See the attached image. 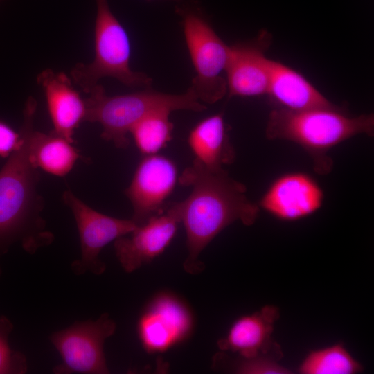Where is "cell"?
Masks as SVG:
<instances>
[{"label": "cell", "instance_id": "obj_25", "mask_svg": "<svg viewBox=\"0 0 374 374\" xmlns=\"http://www.w3.org/2000/svg\"><path fill=\"white\" fill-rule=\"evenodd\" d=\"M0 1H1V0H0Z\"/></svg>", "mask_w": 374, "mask_h": 374}, {"label": "cell", "instance_id": "obj_17", "mask_svg": "<svg viewBox=\"0 0 374 374\" xmlns=\"http://www.w3.org/2000/svg\"><path fill=\"white\" fill-rule=\"evenodd\" d=\"M222 114H214L199 122L190 132L188 144L195 159L211 170L224 169L233 163L235 152Z\"/></svg>", "mask_w": 374, "mask_h": 374}, {"label": "cell", "instance_id": "obj_20", "mask_svg": "<svg viewBox=\"0 0 374 374\" xmlns=\"http://www.w3.org/2000/svg\"><path fill=\"white\" fill-rule=\"evenodd\" d=\"M171 112L169 110L151 112L130 129L129 133L144 156L157 154L171 140L174 129V125L170 120Z\"/></svg>", "mask_w": 374, "mask_h": 374}, {"label": "cell", "instance_id": "obj_6", "mask_svg": "<svg viewBox=\"0 0 374 374\" xmlns=\"http://www.w3.org/2000/svg\"><path fill=\"white\" fill-rule=\"evenodd\" d=\"M184 37L196 75L190 87L199 101L213 104L227 93L225 73L230 46L219 37L195 0L177 3Z\"/></svg>", "mask_w": 374, "mask_h": 374}, {"label": "cell", "instance_id": "obj_23", "mask_svg": "<svg viewBox=\"0 0 374 374\" xmlns=\"http://www.w3.org/2000/svg\"><path fill=\"white\" fill-rule=\"evenodd\" d=\"M21 134L0 121V157H8L19 145Z\"/></svg>", "mask_w": 374, "mask_h": 374}, {"label": "cell", "instance_id": "obj_7", "mask_svg": "<svg viewBox=\"0 0 374 374\" xmlns=\"http://www.w3.org/2000/svg\"><path fill=\"white\" fill-rule=\"evenodd\" d=\"M116 328L115 322L105 313L96 321L76 322L52 334L50 339L62 359L53 372L57 374L108 373L103 346Z\"/></svg>", "mask_w": 374, "mask_h": 374}, {"label": "cell", "instance_id": "obj_9", "mask_svg": "<svg viewBox=\"0 0 374 374\" xmlns=\"http://www.w3.org/2000/svg\"><path fill=\"white\" fill-rule=\"evenodd\" d=\"M193 323L188 306L175 294L163 292L145 306L137 323V334L148 353H163L186 340Z\"/></svg>", "mask_w": 374, "mask_h": 374}, {"label": "cell", "instance_id": "obj_13", "mask_svg": "<svg viewBox=\"0 0 374 374\" xmlns=\"http://www.w3.org/2000/svg\"><path fill=\"white\" fill-rule=\"evenodd\" d=\"M179 223L177 215L168 206L165 212L137 226L130 238L115 240L116 256L125 271L132 273L160 256L175 237Z\"/></svg>", "mask_w": 374, "mask_h": 374}, {"label": "cell", "instance_id": "obj_24", "mask_svg": "<svg viewBox=\"0 0 374 374\" xmlns=\"http://www.w3.org/2000/svg\"><path fill=\"white\" fill-rule=\"evenodd\" d=\"M168 1H175V2L177 3V2L180 1L181 0H168Z\"/></svg>", "mask_w": 374, "mask_h": 374}, {"label": "cell", "instance_id": "obj_19", "mask_svg": "<svg viewBox=\"0 0 374 374\" xmlns=\"http://www.w3.org/2000/svg\"><path fill=\"white\" fill-rule=\"evenodd\" d=\"M362 370L363 366L340 343L311 350L298 368L301 374H356Z\"/></svg>", "mask_w": 374, "mask_h": 374}, {"label": "cell", "instance_id": "obj_18", "mask_svg": "<svg viewBox=\"0 0 374 374\" xmlns=\"http://www.w3.org/2000/svg\"><path fill=\"white\" fill-rule=\"evenodd\" d=\"M28 145L33 166L57 177L66 175L81 157L72 143L53 132L35 130L33 123L29 128Z\"/></svg>", "mask_w": 374, "mask_h": 374}, {"label": "cell", "instance_id": "obj_22", "mask_svg": "<svg viewBox=\"0 0 374 374\" xmlns=\"http://www.w3.org/2000/svg\"><path fill=\"white\" fill-rule=\"evenodd\" d=\"M282 353H271L251 358H242L233 364V371L241 374H287L290 370L278 363Z\"/></svg>", "mask_w": 374, "mask_h": 374}, {"label": "cell", "instance_id": "obj_21", "mask_svg": "<svg viewBox=\"0 0 374 374\" xmlns=\"http://www.w3.org/2000/svg\"><path fill=\"white\" fill-rule=\"evenodd\" d=\"M12 328L6 317H0V374L24 373L27 370L25 357L9 346L8 336Z\"/></svg>", "mask_w": 374, "mask_h": 374}, {"label": "cell", "instance_id": "obj_10", "mask_svg": "<svg viewBox=\"0 0 374 374\" xmlns=\"http://www.w3.org/2000/svg\"><path fill=\"white\" fill-rule=\"evenodd\" d=\"M177 178V166L171 159L157 154L144 156L125 190L133 208L132 220L137 226L164 212L163 204Z\"/></svg>", "mask_w": 374, "mask_h": 374}, {"label": "cell", "instance_id": "obj_8", "mask_svg": "<svg viewBox=\"0 0 374 374\" xmlns=\"http://www.w3.org/2000/svg\"><path fill=\"white\" fill-rule=\"evenodd\" d=\"M64 203L75 218L80 241L81 258L71 265L78 275L91 271L103 274L105 265L99 259L100 252L107 244L131 233L137 225L131 220L113 217L89 207L69 189L62 195Z\"/></svg>", "mask_w": 374, "mask_h": 374}, {"label": "cell", "instance_id": "obj_1", "mask_svg": "<svg viewBox=\"0 0 374 374\" xmlns=\"http://www.w3.org/2000/svg\"><path fill=\"white\" fill-rule=\"evenodd\" d=\"M178 181L191 191L186 199L170 207L186 231L188 256L184 268L196 274L204 269L199 256L211 240L236 221L252 225L260 208L247 198L246 186L229 177L224 169L211 170L193 160Z\"/></svg>", "mask_w": 374, "mask_h": 374}, {"label": "cell", "instance_id": "obj_15", "mask_svg": "<svg viewBox=\"0 0 374 374\" xmlns=\"http://www.w3.org/2000/svg\"><path fill=\"white\" fill-rule=\"evenodd\" d=\"M37 82L45 94L53 133L71 143L74 130L84 121L86 105L73 88L71 79L64 72L45 69L37 76Z\"/></svg>", "mask_w": 374, "mask_h": 374}, {"label": "cell", "instance_id": "obj_3", "mask_svg": "<svg viewBox=\"0 0 374 374\" xmlns=\"http://www.w3.org/2000/svg\"><path fill=\"white\" fill-rule=\"evenodd\" d=\"M373 114L349 116L340 108H316L294 111L273 109L268 117L265 135L268 139H282L300 145L312 160L315 172L329 174L333 161L329 150L358 134L373 136Z\"/></svg>", "mask_w": 374, "mask_h": 374}, {"label": "cell", "instance_id": "obj_11", "mask_svg": "<svg viewBox=\"0 0 374 374\" xmlns=\"http://www.w3.org/2000/svg\"><path fill=\"white\" fill-rule=\"evenodd\" d=\"M323 200V190L313 177L305 172H291L276 177L258 205L280 220L294 222L315 213Z\"/></svg>", "mask_w": 374, "mask_h": 374}, {"label": "cell", "instance_id": "obj_16", "mask_svg": "<svg viewBox=\"0 0 374 374\" xmlns=\"http://www.w3.org/2000/svg\"><path fill=\"white\" fill-rule=\"evenodd\" d=\"M268 65L267 94L280 107L294 111L337 107L295 70L269 59Z\"/></svg>", "mask_w": 374, "mask_h": 374}, {"label": "cell", "instance_id": "obj_14", "mask_svg": "<svg viewBox=\"0 0 374 374\" xmlns=\"http://www.w3.org/2000/svg\"><path fill=\"white\" fill-rule=\"evenodd\" d=\"M279 317L278 309L265 305L253 314L238 318L226 335L217 341L222 350L238 353L242 358H251L271 353H282L274 343L271 335Z\"/></svg>", "mask_w": 374, "mask_h": 374}, {"label": "cell", "instance_id": "obj_12", "mask_svg": "<svg viewBox=\"0 0 374 374\" xmlns=\"http://www.w3.org/2000/svg\"><path fill=\"white\" fill-rule=\"evenodd\" d=\"M271 35L261 31L253 40L230 46L225 73L229 96L251 97L267 93L269 65L265 51Z\"/></svg>", "mask_w": 374, "mask_h": 374}, {"label": "cell", "instance_id": "obj_5", "mask_svg": "<svg viewBox=\"0 0 374 374\" xmlns=\"http://www.w3.org/2000/svg\"><path fill=\"white\" fill-rule=\"evenodd\" d=\"M93 60L77 64L71 71L74 82L89 93L105 77H112L127 87H151L152 79L130 66L131 46L128 35L112 12L108 0H95Z\"/></svg>", "mask_w": 374, "mask_h": 374}, {"label": "cell", "instance_id": "obj_4", "mask_svg": "<svg viewBox=\"0 0 374 374\" xmlns=\"http://www.w3.org/2000/svg\"><path fill=\"white\" fill-rule=\"evenodd\" d=\"M84 99V121L98 123L103 127L100 136L121 149L130 144L127 134L132 126L147 114L159 110L202 112L206 106L198 99L190 86L183 93L172 94L153 90L152 87L132 93L107 95L98 84Z\"/></svg>", "mask_w": 374, "mask_h": 374}, {"label": "cell", "instance_id": "obj_2", "mask_svg": "<svg viewBox=\"0 0 374 374\" xmlns=\"http://www.w3.org/2000/svg\"><path fill=\"white\" fill-rule=\"evenodd\" d=\"M36 109V100L29 97L19 130L21 143L0 170V256L15 241L19 240L33 254L54 238L40 215L44 206L38 193L40 173L29 157L28 132Z\"/></svg>", "mask_w": 374, "mask_h": 374}]
</instances>
